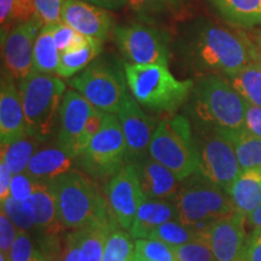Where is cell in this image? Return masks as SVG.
I'll return each mask as SVG.
<instances>
[{
    "instance_id": "cell-1",
    "label": "cell",
    "mask_w": 261,
    "mask_h": 261,
    "mask_svg": "<svg viewBox=\"0 0 261 261\" xmlns=\"http://www.w3.org/2000/svg\"><path fill=\"white\" fill-rule=\"evenodd\" d=\"M182 60L200 75L227 77L261 61L250 37L240 29L225 28L207 21L189 25L178 45Z\"/></svg>"
},
{
    "instance_id": "cell-2",
    "label": "cell",
    "mask_w": 261,
    "mask_h": 261,
    "mask_svg": "<svg viewBox=\"0 0 261 261\" xmlns=\"http://www.w3.org/2000/svg\"><path fill=\"white\" fill-rule=\"evenodd\" d=\"M64 228L79 230L96 223L115 220L106 197L89 175L70 169L48 181Z\"/></svg>"
},
{
    "instance_id": "cell-3",
    "label": "cell",
    "mask_w": 261,
    "mask_h": 261,
    "mask_svg": "<svg viewBox=\"0 0 261 261\" xmlns=\"http://www.w3.org/2000/svg\"><path fill=\"white\" fill-rule=\"evenodd\" d=\"M123 73L132 97L156 114L175 113L190 98L195 83L178 80L167 65H139L126 62Z\"/></svg>"
},
{
    "instance_id": "cell-4",
    "label": "cell",
    "mask_w": 261,
    "mask_h": 261,
    "mask_svg": "<svg viewBox=\"0 0 261 261\" xmlns=\"http://www.w3.org/2000/svg\"><path fill=\"white\" fill-rule=\"evenodd\" d=\"M190 98L195 125L213 127L223 132L244 129V99L226 77L200 75Z\"/></svg>"
},
{
    "instance_id": "cell-5",
    "label": "cell",
    "mask_w": 261,
    "mask_h": 261,
    "mask_svg": "<svg viewBox=\"0 0 261 261\" xmlns=\"http://www.w3.org/2000/svg\"><path fill=\"white\" fill-rule=\"evenodd\" d=\"M27 133L40 143L50 140L60 126V113L65 84L62 77L33 70L19 81Z\"/></svg>"
},
{
    "instance_id": "cell-6",
    "label": "cell",
    "mask_w": 261,
    "mask_h": 261,
    "mask_svg": "<svg viewBox=\"0 0 261 261\" xmlns=\"http://www.w3.org/2000/svg\"><path fill=\"white\" fill-rule=\"evenodd\" d=\"M149 155L174 173L180 181L197 173V150L190 120L184 115H174L160 121L150 142Z\"/></svg>"
},
{
    "instance_id": "cell-7",
    "label": "cell",
    "mask_w": 261,
    "mask_h": 261,
    "mask_svg": "<svg viewBox=\"0 0 261 261\" xmlns=\"http://www.w3.org/2000/svg\"><path fill=\"white\" fill-rule=\"evenodd\" d=\"M173 202L177 208L179 223L185 226L217 221L236 212L228 192L200 172L182 180Z\"/></svg>"
},
{
    "instance_id": "cell-8",
    "label": "cell",
    "mask_w": 261,
    "mask_h": 261,
    "mask_svg": "<svg viewBox=\"0 0 261 261\" xmlns=\"http://www.w3.org/2000/svg\"><path fill=\"white\" fill-rule=\"evenodd\" d=\"M76 161L97 181H108L121 171L127 163V145L119 117L104 114L102 127Z\"/></svg>"
},
{
    "instance_id": "cell-9",
    "label": "cell",
    "mask_w": 261,
    "mask_h": 261,
    "mask_svg": "<svg viewBox=\"0 0 261 261\" xmlns=\"http://www.w3.org/2000/svg\"><path fill=\"white\" fill-rule=\"evenodd\" d=\"M198 158V172L214 184L228 191L242 173L232 143L213 127L194 125Z\"/></svg>"
},
{
    "instance_id": "cell-10",
    "label": "cell",
    "mask_w": 261,
    "mask_h": 261,
    "mask_svg": "<svg viewBox=\"0 0 261 261\" xmlns=\"http://www.w3.org/2000/svg\"><path fill=\"white\" fill-rule=\"evenodd\" d=\"M70 86L103 113L117 114L128 97L125 73L112 63L97 61L70 80Z\"/></svg>"
},
{
    "instance_id": "cell-11",
    "label": "cell",
    "mask_w": 261,
    "mask_h": 261,
    "mask_svg": "<svg viewBox=\"0 0 261 261\" xmlns=\"http://www.w3.org/2000/svg\"><path fill=\"white\" fill-rule=\"evenodd\" d=\"M113 37L128 63L168 65V37L160 29L143 23L122 24L113 29Z\"/></svg>"
},
{
    "instance_id": "cell-12",
    "label": "cell",
    "mask_w": 261,
    "mask_h": 261,
    "mask_svg": "<svg viewBox=\"0 0 261 261\" xmlns=\"http://www.w3.org/2000/svg\"><path fill=\"white\" fill-rule=\"evenodd\" d=\"M104 197L120 226L129 231L139 205L145 198L136 168L130 163H126L121 171L106 182Z\"/></svg>"
},
{
    "instance_id": "cell-13",
    "label": "cell",
    "mask_w": 261,
    "mask_h": 261,
    "mask_svg": "<svg viewBox=\"0 0 261 261\" xmlns=\"http://www.w3.org/2000/svg\"><path fill=\"white\" fill-rule=\"evenodd\" d=\"M42 27L37 19L15 25L2 40L3 71L14 80H23L34 70V44Z\"/></svg>"
},
{
    "instance_id": "cell-14",
    "label": "cell",
    "mask_w": 261,
    "mask_h": 261,
    "mask_svg": "<svg viewBox=\"0 0 261 261\" xmlns=\"http://www.w3.org/2000/svg\"><path fill=\"white\" fill-rule=\"evenodd\" d=\"M94 110L96 108L77 91L68 90L65 92L60 113L57 144L74 158L75 161L85 126Z\"/></svg>"
},
{
    "instance_id": "cell-15",
    "label": "cell",
    "mask_w": 261,
    "mask_h": 261,
    "mask_svg": "<svg viewBox=\"0 0 261 261\" xmlns=\"http://www.w3.org/2000/svg\"><path fill=\"white\" fill-rule=\"evenodd\" d=\"M119 121L127 145V163L149 155V145L156 127L155 120L146 115L133 97L128 94L120 112Z\"/></svg>"
},
{
    "instance_id": "cell-16",
    "label": "cell",
    "mask_w": 261,
    "mask_h": 261,
    "mask_svg": "<svg viewBox=\"0 0 261 261\" xmlns=\"http://www.w3.org/2000/svg\"><path fill=\"white\" fill-rule=\"evenodd\" d=\"M247 217L240 212L220 218L208 231V242L217 261H241L247 247Z\"/></svg>"
},
{
    "instance_id": "cell-17",
    "label": "cell",
    "mask_w": 261,
    "mask_h": 261,
    "mask_svg": "<svg viewBox=\"0 0 261 261\" xmlns=\"http://www.w3.org/2000/svg\"><path fill=\"white\" fill-rule=\"evenodd\" d=\"M62 22L85 37L104 41L113 28V15L84 0H67L62 10Z\"/></svg>"
},
{
    "instance_id": "cell-18",
    "label": "cell",
    "mask_w": 261,
    "mask_h": 261,
    "mask_svg": "<svg viewBox=\"0 0 261 261\" xmlns=\"http://www.w3.org/2000/svg\"><path fill=\"white\" fill-rule=\"evenodd\" d=\"M25 135H28L27 125L18 87L15 80L3 71L0 84V142L8 144Z\"/></svg>"
},
{
    "instance_id": "cell-19",
    "label": "cell",
    "mask_w": 261,
    "mask_h": 261,
    "mask_svg": "<svg viewBox=\"0 0 261 261\" xmlns=\"http://www.w3.org/2000/svg\"><path fill=\"white\" fill-rule=\"evenodd\" d=\"M136 168L143 194L150 200L173 201L179 192L181 182L174 173L155 161L150 155L130 162Z\"/></svg>"
},
{
    "instance_id": "cell-20",
    "label": "cell",
    "mask_w": 261,
    "mask_h": 261,
    "mask_svg": "<svg viewBox=\"0 0 261 261\" xmlns=\"http://www.w3.org/2000/svg\"><path fill=\"white\" fill-rule=\"evenodd\" d=\"M177 220L178 212L173 201L144 198L137 212L128 232L132 238H149L151 233L167 221Z\"/></svg>"
},
{
    "instance_id": "cell-21",
    "label": "cell",
    "mask_w": 261,
    "mask_h": 261,
    "mask_svg": "<svg viewBox=\"0 0 261 261\" xmlns=\"http://www.w3.org/2000/svg\"><path fill=\"white\" fill-rule=\"evenodd\" d=\"M74 161L75 159L58 144L48 145L35 152L24 173L33 180L50 181L69 172Z\"/></svg>"
},
{
    "instance_id": "cell-22",
    "label": "cell",
    "mask_w": 261,
    "mask_h": 261,
    "mask_svg": "<svg viewBox=\"0 0 261 261\" xmlns=\"http://www.w3.org/2000/svg\"><path fill=\"white\" fill-rule=\"evenodd\" d=\"M37 215V231L34 236L60 234L64 230L58 218L57 205L48 181L34 180V191L31 197Z\"/></svg>"
},
{
    "instance_id": "cell-23",
    "label": "cell",
    "mask_w": 261,
    "mask_h": 261,
    "mask_svg": "<svg viewBox=\"0 0 261 261\" xmlns=\"http://www.w3.org/2000/svg\"><path fill=\"white\" fill-rule=\"evenodd\" d=\"M227 192L236 211L248 217L261 204V169L241 173Z\"/></svg>"
},
{
    "instance_id": "cell-24",
    "label": "cell",
    "mask_w": 261,
    "mask_h": 261,
    "mask_svg": "<svg viewBox=\"0 0 261 261\" xmlns=\"http://www.w3.org/2000/svg\"><path fill=\"white\" fill-rule=\"evenodd\" d=\"M218 14L236 27L261 25V0H208Z\"/></svg>"
},
{
    "instance_id": "cell-25",
    "label": "cell",
    "mask_w": 261,
    "mask_h": 261,
    "mask_svg": "<svg viewBox=\"0 0 261 261\" xmlns=\"http://www.w3.org/2000/svg\"><path fill=\"white\" fill-rule=\"evenodd\" d=\"M54 29L55 24L42 27L35 40L33 67L38 73L52 74L56 73L58 68L61 52L58 51L55 42Z\"/></svg>"
},
{
    "instance_id": "cell-26",
    "label": "cell",
    "mask_w": 261,
    "mask_h": 261,
    "mask_svg": "<svg viewBox=\"0 0 261 261\" xmlns=\"http://www.w3.org/2000/svg\"><path fill=\"white\" fill-rule=\"evenodd\" d=\"M40 144L38 139L29 135L8 144H2V161L14 175L24 173Z\"/></svg>"
},
{
    "instance_id": "cell-27",
    "label": "cell",
    "mask_w": 261,
    "mask_h": 261,
    "mask_svg": "<svg viewBox=\"0 0 261 261\" xmlns=\"http://www.w3.org/2000/svg\"><path fill=\"white\" fill-rule=\"evenodd\" d=\"M223 133L232 143L242 172L261 169V138L249 135L244 129Z\"/></svg>"
},
{
    "instance_id": "cell-28",
    "label": "cell",
    "mask_w": 261,
    "mask_h": 261,
    "mask_svg": "<svg viewBox=\"0 0 261 261\" xmlns=\"http://www.w3.org/2000/svg\"><path fill=\"white\" fill-rule=\"evenodd\" d=\"M226 80L246 102L261 107V61L247 65Z\"/></svg>"
},
{
    "instance_id": "cell-29",
    "label": "cell",
    "mask_w": 261,
    "mask_h": 261,
    "mask_svg": "<svg viewBox=\"0 0 261 261\" xmlns=\"http://www.w3.org/2000/svg\"><path fill=\"white\" fill-rule=\"evenodd\" d=\"M117 224L119 223L116 220H112L107 223H96L77 230L85 261H103L107 238L112 228Z\"/></svg>"
},
{
    "instance_id": "cell-30",
    "label": "cell",
    "mask_w": 261,
    "mask_h": 261,
    "mask_svg": "<svg viewBox=\"0 0 261 261\" xmlns=\"http://www.w3.org/2000/svg\"><path fill=\"white\" fill-rule=\"evenodd\" d=\"M100 51H102V41L93 39L87 46L61 54L56 74L65 79L75 76L77 73L86 69L91 62H93L94 58L100 54Z\"/></svg>"
},
{
    "instance_id": "cell-31",
    "label": "cell",
    "mask_w": 261,
    "mask_h": 261,
    "mask_svg": "<svg viewBox=\"0 0 261 261\" xmlns=\"http://www.w3.org/2000/svg\"><path fill=\"white\" fill-rule=\"evenodd\" d=\"M34 15V0H0L2 40L15 25L31 21Z\"/></svg>"
},
{
    "instance_id": "cell-32",
    "label": "cell",
    "mask_w": 261,
    "mask_h": 261,
    "mask_svg": "<svg viewBox=\"0 0 261 261\" xmlns=\"http://www.w3.org/2000/svg\"><path fill=\"white\" fill-rule=\"evenodd\" d=\"M2 211L8 215L10 220L16 225L22 232H27L32 236L37 231V215L31 198L27 201H17L9 196L2 201Z\"/></svg>"
},
{
    "instance_id": "cell-33",
    "label": "cell",
    "mask_w": 261,
    "mask_h": 261,
    "mask_svg": "<svg viewBox=\"0 0 261 261\" xmlns=\"http://www.w3.org/2000/svg\"><path fill=\"white\" fill-rule=\"evenodd\" d=\"M135 241L128 231L115 225L107 238L103 261H133L135 257Z\"/></svg>"
},
{
    "instance_id": "cell-34",
    "label": "cell",
    "mask_w": 261,
    "mask_h": 261,
    "mask_svg": "<svg viewBox=\"0 0 261 261\" xmlns=\"http://www.w3.org/2000/svg\"><path fill=\"white\" fill-rule=\"evenodd\" d=\"M149 238L161 241V242L174 248L192 242V241L200 240V238H208V234L202 236V234L194 232L190 227L185 226L179 221L172 220L159 226Z\"/></svg>"
},
{
    "instance_id": "cell-35",
    "label": "cell",
    "mask_w": 261,
    "mask_h": 261,
    "mask_svg": "<svg viewBox=\"0 0 261 261\" xmlns=\"http://www.w3.org/2000/svg\"><path fill=\"white\" fill-rule=\"evenodd\" d=\"M135 254L149 261H179L173 247L152 238L135 240Z\"/></svg>"
},
{
    "instance_id": "cell-36",
    "label": "cell",
    "mask_w": 261,
    "mask_h": 261,
    "mask_svg": "<svg viewBox=\"0 0 261 261\" xmlns=\"http://www.w3.org/2000/svg\"><path fill=\"white\" fill-rule=\"evenodd\" d=\"M54 38L58 51L61 54L79 50V48L87 46L93 40V39L85 37L81 33L71 28L70 25L65 24L64 22H60V23L55 24Z\"/></svg>"
},
{
    "instance_id": "cell-37",
    "label": "cell",
    "mask_w": 261,
    "mask_h": 261,
    "mask_svg": "<svg viewBox=\"0 0 261 261\" xmlns=\"http://www.w3.org/2000/svg\"><path fill=\"white\" fill-rule=\"evenodd\" d=\"M179 261H217L208 238H200L173 248Z\"/></svg>"
},
{
    "instance_id": "cell-38",
    "label": "cell",
    "mask_w": 261,
    "mask_h": 261,
    "mask_svg": "<svg viewBox=\"0 0 261 261\" xmlns=\"http://www.w3.org/2000/svg\"><path fill=\"white\" fill-rule=\"evenodd\" d=\"M67 0H34V19L41 27L62 22V10Z\"/></svg>"
},
{
    "instance_id": "cell-39",
    "label": "cell",
    "mask_w": 261,
    "mask_h": 261,
    "mask_svg": "<svg viewBox=\"0 0 261 261\" xmlns=\"http://www.w3.org/2000/svg\"><path fill=\"white\" fill-rule=\"evenodd\" d=\"M173 4V0H128L127 6L140 18L148 21L149 18L162 15Z\"/></svg>"
},
{
    "instance_id": "cell-40",
    "label": "cell",
    "mask_w": 261,
    "mask_h": 261,
    "mask_svg": "<svg viewBox=\"0 0 261 261\" xmlns=\"http://www.w3.org/2000/svg\"><path fill=\"white\" fill-rule=\"evenodd\" d=\"M18 233L19 230L16 227V225L2 211V213H0V252L6 259L9 257V254L11 252V248L14 246Z\"/></svg>"
},
{
    "instance_id": "cell-41",
    "label": "cell",
    "mask_w": 261,
    "mask_h": 261,
    "mask_svg": "<svg viewBox=\"0 0 261 261\" xmlns=\"http://www.w3.org/2000/svg\"><path fill=\"white\" fill-rule=\"evenodd\" d=\"M34 191V180L29 178L25 173L15 174L12 177L10 196L17 201H27L32 197Z\"/></svg>"
},
{
    "instance_id": "cell-42",
    "label": "cell",
    "mask_w": 261,
    "mask_h": 261,
    "mask_svg": "<svg viewBox=\"0 0 261 261\" xmlns=\"http://www.w3.org/2000/svg\"><path fill=\"white\" fill-rule=\"evenodd\" d=\"M104 114L106 113L100 112V110H98L96 108V110L92 113V115L89 117V120H87L86 122V126H85L83 136H81L79 148H77V158L83 154L84 150L87 148V145H89V143L91 142V139H92L93 137L97 135L98 130L100 129V127H102V123H103Z\"/></svg>"
},
{
    "instance_id": "cell-43",
    "label": "cell",
    "mask_w": 261,
    "mask_h": 261,
    "mask_svg": "<svg viewBox=\"0 0 261 261\" xmlns=\"http://www.w3.org/2000/svg\"><path fill=\"white\" fill-rule=\"evenodd\" d=\"M244 130L261 138V107L244 100Z\"/></svg>"
},
{
    "instance_id": "cell-44",
    "label": "cell",
    "mask_w": 261,
    "mask_h": 261,
    "mask_svg": "<svg viewBox=\"0 0 261 261\" xmlns=\"http://www.w3.org/2000/svg\"><path fill=\"white\" fill-rule=\"evenodd\" d=\"M60 261H85L83 249H81L80 234L77 230H73L67 234L65 246Z\"/></svg>"
},
{
    "instance_id": "cell-45",
    "label": "cell",
    "mask_w": 261,
    "mask_h": 261,
    "mask_svg": "<svg viewBox=\"0 0 261 261\" xmlns=\"http://www.w3.org/2000/svg\"><path fill=\"white\" fill-rule=\"evenodd\" d=\"M241 261H261V232H252L248 236L247 247Z\"/></svg>"
},
{
    "instance_id": "cell-46",
    "label": "cell",
    "mask_w": 261,
    "mask_h": 261,
    "mask_svg": "<svg viewBox=\"0 0 261 261\" xmlns=\"http://www.w3.org/2000/svg\"><path fill=\"white\" fill-rule=\"evenodd\" d=\"M12 174L6 167L5 163L0 161V200L4 201L10 196V188H11Z\"/></svg>"
},
{
    "instance_id": "cell-47",
    "label": "cell",
    "mask_w": 261,
    "mask_h": 261,
    "mask_svg": "<svg viewBox=\"0 0 261 261\" xmlns=\"http://www.w3.org/2000/svg\"><path fill=\"white\" fill-rule=\"evenodd\" d=\"M106 10H120L127 5L128 0H84Z\"/></svg>"
},
{
    "instance_id": "cell-48",
    "label": "cell",
    "mask_w": 261,
    "mask_h": 261,
    "mask_svg": "<svg viewBox=\"0 0 261 261\" xmlns=\"http://www.w3.org/2000/svg\"><path fill=\"white\" fill-rule=\"evenodd\" d=\"M248 223L252 226V232H261V204L247 217Z\"/></svg>"
},
{
    "instance_id": "cell-49",
    "label": "cell",
    "mask_w": 261,
    "mask_h": 261,
    "mask_svg": "<svg viewBox=\"0 0 261 261\" xmlns=\"http://www.w3.org/2000/svg\"><path fill=\"white\" fill-rule=\"evenodd\" d=\"M250 39H252L254 45H255L257 50H259L261 55V29H257V31H253L252 34L249 35Z\"/></svg>"
},
{
    "instance_id": "cell-50",
    "label": "cell",
    "mask_w": 261,
    "mask_h": 261,
    "mask_svg": "<svg viewBox=\"0 0 261 261\" xmlns=\"http://www.w3.org/2000/svg\"><path fill=\"white\" fill-rule=\"evenodd\" d=\"M133 261H149V260H145V259H143V257H140V256L136 255V254H135V257H133Z\"/></svg>"
},
{
    "instance_id": "cell-51",
    "label": "cell",
    "mask_w": 261,
    "mask_h": 261,
    "mask_svg": "<svg viewBox=\"0 0 261 261\" xmlns=\"http://www.w3.org/2000/svg\"><path fill=\"white\" fill-rule=\"evenodd\" d=\"M173 3H174V4H175V3H178V0H173Z\"/></svg>"
}]
</instances>
